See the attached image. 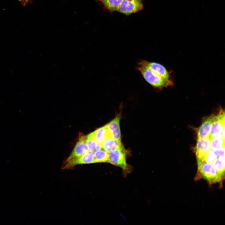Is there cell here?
<instances>
[{"mask_svg":"<svg viewBox=\"0 0 225 225\" xmlns=\"http://www.w3.org/2000/svg\"><path fill=\"white\" fill-rule=\"evenodd\" d=\"M216 151L213 149L211 148L206 155L204 161L212 163L217 156Z\"/></svg>","mask_w":225,"mask_h":225,"instance_id":"19","label":"cell"},{"mask_svg":"<svg viewBox=\"0 0 225 225\" xmlns=\"http://www.w3.org/2000/svg\"><path fill=\"white\" fill-rule=\"evenodd\" d=\"M105 8L110 12L117 11L123 0H99Z\"/></svg>","mask_w":225,"mask_h":225,"instance_id":"15","label":"cell"},{"mask_svg":"<svg viewBox=\"0 0 225 225\" xmlns=\"http://www.w3.org/2000/svg\"><path fill=\"white\" fill-rule=\"evenodd\" d=\"M86 136L80 134L78 140L70 155L65 162H69L80 157L89 152L86 143Z\"/></svg>","mask_w":225,"mask_h":225,"instance_id":"5","label":"cell"},{"mask_svg":"<svg viewBox=\"0 0 225 225\" xmlns=\"http://www.w3.org/2000/svg\"><path fill=\"white\" fill-rule=\"evenodd\" d=\"M108 162L121 168L125 172L130 171L126 162V152L123 145L108 152Z\"/></svg>","mask_w":225,"mask_h":225,"instance_id":"3","label":"cell"},{"mask_svg":"<svg viewBox=\"0 0 225 225\" xmlns=\"http://www.w3.org/2000/svg\"><path fill=\"white\" fill-rule=\"evenodd\" d=\"M92 132L95 139L101 144L107 138L111 137L106 125Z\"/></svg>","mask_w":225,"mask_h":225,"instance_id":"12","label":"cell"},{"mask_svg":"<svg viewBox=\"0 0 225 225\" xmlns=\"http://www.w3.org/2000/svg\"><path fill=\"white\" fill-rule=\"evenodd\" d=\"M215 116L214 114L211 115L204 119L200 127L197 128L196 131L198 139L208 138Z\"/></svg>","mask_w":225,"mask_h":225,"instance_id":"10","label":"cell"},{"mask_svg":"<svg viewBox=\"0 0 225 225\" xmlns=\"http://www.w3.org/2000/svg\"><path fill=\"white\" fill-rule=\"evenodd\" d=\"M94 153L95 163L108 162V153L103 148Z\"/></svg>","mask_w":225,"mask_h":225,"instance_id":"18","label":"cell"},{"mask_svg":"<svg viewBox=\"0 0 225 225\" xmlns=\"http://www.w3.org/2000/svg\"><path fill=\"white\" fill-rule=\"evenodd\" d=\"M94 163H95L94 153L89 151L79 158L69 162H65L62 169H70L79 164Z\"/></svg>","mask_w":225,"mask_h":225,"instance_id":"8","label":"cell"},{"mask_svg":"<svg viewBox=\"0 0 225 225\" xmlns=\"http://www.w3.org/2000/svg\"><path fill=\"white\" fill-rule=\"evenodd\" d=\"M225 128V113L222 110L220 111L212 124L208 138H212L220 135Z\"/></svg>","mask_w":225,"mask_h":225,"instance_id":"6","label":"cell"},{"mask_svg":"<svg viewBox=\"0 0 225 225\" xmlns=\"http://www.w3.org/2000/svg\"><path fill=\"white\" fill-rule=\"evenodd\" d=\"M216 154L218 157L225 158V147L217 150Z\"/></svg>","mask_w":225,"mask_h":225,"instance_id":"20","label":"cell"},{"mask_svg":"<svg viewBox=\"0 0 225 225\" xmlns=\"http://www.w3.org/2000/svg\"><path fill=\"white\" fill-rule=\"evenodd\" d=\"M145 80L153 88L161 89L172 85V82L167 81L156 74L140 61L136 68Z\"/></svg>","mask_w":225,"mask_h":225,"instance_id":"1","label":"cell"},{"mask_svg":"<svg viewBox=\"0 0 225 225\" xmlns=\"http://www.w3.org/2000/svg\"><path fill=\"white\" fill-rule=\"evenodd\" d=\"M30 0H19V1L21 2H22L24 4L27 3Z\"/></svg>","mask_w":225,"mask_h":225,"instance_id":"21","label":"cell"},{"mask_svg":"<svg viewBox=\"0 0 225 225\" xmlns=\"http://www.w3.org/2000/svg\"><path fill=\"white\" fill-rule=\"evenodd\" d=\"M101 145L102 148L108 153L122 145L121 141L116 140L111 137L107 138L102 143Z\"/></svg>","mask_w":225,"mask_h":225,"instance_id":"13","label":"cell"},{"mask_svg":"<svg viewBox=\"0 0 225 225\" xmlns=\"http://www.w3.org/2000/svg\"><path fill=\"white\" fill-rule=\"evenodd\" d=\"M120 114L117 115L113 120L106 125L111 136L114 139L121 141L120 127Z\"/></svg>","mask_w":225,"mask_h":225,"instance_id":"11","label":"cell"},{"mask_svg":"<svg viewBox=\"0 0 225 225\" xmlns=\"http://www.w3.org/2000/svg\"><path fill=\"white\" fill-rule=\"evenodd\" d=\"M140 61L157 75L167 81L171 82L170 79L169 73L162 65L158 63L148 62L144 60Z\"/></svg>","mask_w":225,"mask_h":225,"instance_id":"9","label":"cell"},{"mask_svg":"<svg viewBox=\"0 0 225 225\" xmlns=\"http://www.w3.org/2000/svg\"><path fill=\"white\" fill-rule=\"evenodd\" d=\"M211 140L208 138L198 139L195 147L197 162L204 161V158L211 148Z\"/></svg>","mask_w":225,"mask_h":225,"instance_id":"7","label":"cell"},{"mask_svg":"<svg viewBox=\"0 0 225 225\" xmlns=\"http://www.w3.org/2000/svg\"><path fill=\"white\" fill-rule=\"evenodd\" d=\"M143 7L142 0H123L117 11L128 15L141 10Z\"/></svg>","mask_w":225,"mask_h":225,"instance_id":"4","label":"cell"},{"mask_svg":"<svg viewBox=\"0 0 225 225\" xmlns=\"http://www.w3.org/2000/svg\"><path fill=\"white\" fill-rule=\"evenodd\" d=\"M197 163L198 171L199 176L210 184L219 182L222 180L212 163L205 161L198 162Z\"/></svg>","mask_w":225,"mask_h":225,"instance_id":"2","label":"cell"},{"mask_svg":"<svg viewBox=\"0 0 225 225\" xmlns=\"http://www.w3.org/2000/svg\"><path fill=\"white\" fill-rule=\"evenodd\" d=\"M211 147L213 149L218 150L225 147V138L220 134L211 140Z\"/></svg>","mask_w":225,"mask_h":225,"instance_id":"17","label":"cell"},{"mask_svg":"<svg viewBox=\"0 0 225 225\" xmlns=\"http://www.w3.org/2000/svg\"><path fill=\"white\" fill-rule=\"evenodd\" d=\"M225 158L217 156L212 164L218 174L223 178L225 172Z\"/></svg>","mask_w":225,"mask_h":225,"instance_id":"16","label":"cell"},{"mask_svg":"<svg viewBox=\"0 0 225 225\" xmlns=\"http://www.w3.org/2000/svg\"><path fill=\"white\" fill-rule=\"evenodd\" d=\"M86 143L89 151L94 153L102 148L101 144L95 139L92 132L86 136Z\"/></svg>","mask_w":225,"mask_h":225,"instance_id":"14","label":"cell"}]
</instances>
